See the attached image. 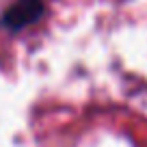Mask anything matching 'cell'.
I'll list each match as a JSON object with an SVG mask.
<instances>
[{
  "instance_id": "1",
  "label": "cell",
  "mask_w": 147,
  "mask_h": 147,
  "mask_svg": "<svg viewBox=\"0 0 147 147\" xmlns=\"http://www.w3.org/2000/svg\"><path fill=\"white\" fill-rule=\"evenodd\" d=\"M43 11H46L43 0H15L13 5L2 13L0 24H2L7 30L18 32V30H22V28L35 24L37 20H41Z\"/></svg>"
}]
</instances>
